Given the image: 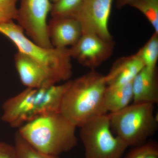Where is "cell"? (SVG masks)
Listing matches in <instances>:
<instances>
[{
	"mask_svg": "<svg viewBox=\"0 0 158 158\" xmlns=\"http://www.w3.org/2000/svg\"><path fill=\"white\" fill-rule=\"evenodd\" d=\"M107 87L105 75L96 69L70 80L62 98L60 113L77 127L107 114L104 106Z\"/></svg>",
	"mask_w": 158,
	"mask_h": 158,
	"instance_id": "cell-1",
	"label": "cell"
},
{
	"mask_svg": "<svg viewBox=\"0 0 158 158\" xmlns=\"http://www.w3.org/2000/svg\"><path fill=\"white\" fill-rule=\"evenodd\" d=\"M69 81L47 88H26L4 102L2 120L11 127L19 128L40 116L60 112Z\"/></svg>",
	"mask_w": 158,
	"mask_h": 158,
	"instance_id": "cell-2",
	"label": "cell"
},
{
	"mask_svg": "<svg viewBox=\"0 0 158 158\" xmlns=\"http://www.w3.org/2000/svg\"><path fill=\"white\" fill-rule=\"evenodd\" d=\"M75 126L60 112L38 117L19 128L17 132L32 147L53 156L69 151L77 143Z\"/></svg>",
	"mask_w": 158,
	"mask_h": 158,
	"instance_id": "cell-3",
	"label": "cell"
},
{
	"mask_svg": "<svg viewBox=\"0 0 158 158\" xmlns=\"http://www.w3.org/2000/svg\"><path fill=\"white\" fill-rule=\"evenodd\" d=\"M0 34L8 38L17 48L43 68L58 84L67 81L73 74L69 48H46L26 36L23 30L14 21L0 24Z\"/></svg>",
	"mask_w": 158,
	"mask_h": 158,
	"instance_id": "cell-4",
	"label": "cell"
},
{
	"mask_svg": "<svg viewBox=\"0 0 158 158\" xmlns=\"http://www.w3.org/2000/svg\"><path fill=\"white\" fill-rule=\"evenodd\" d=\"M108 115L112 131L128 147L145 143L158 130V119L152 104L133 103Z\"/></svg>",
	"mask_w": 158,
	"mask_h": 158,
	"instance_id": "cell-5",
	"label": "cell"
},
{
	"mask_svg": "<svg viewBox=\"0 0 158 158\" xmlns=\"http://www.w3.org/2000/svg\"><path fill=\"white\" fill-rule=\"evenodd\" d=\"M80 128L85 158H122L128 147L113 135L108 114L93 118Z\"/></svg>",
	"mask_w": 158,
	"mask_h": 158,
	"instance_id": "cell-6",
	"label": "cell"
},
{
	"mask_svg": "<svg viewBox=\"0 0 158 158\" xmlns=\"http://www.w3.org/2000/svg\"><path fill=\"white\" fill-rule=\"evenodd\" d=\"M15 21L32 41L52 48L48 32V15L52 3L50 0H19Z\"/></svg>",
	"mask_w": 158,
	"mask_h": 158,
	"instance_id": "cell-7",
	"label": "cell"
},
{
	"mask_svg": "<svg viewBox=\"0 0 158 158\" xmlns=\"http://www.w3.org/2000/svg\"><path fill=\"white\" fill-rule=\"evenodd\" d=\"M113 0H83L73 15L83 34L92 33L109 41L113 40L109 27Z\"/></svg>",
	"mask_w": 158,
	"mask_h": 158,
	"instance_id": "cell-8",
	"label": "cell"
},
{
	"mask_svg": "<svg viewBox=\"0 0 158 158\" xmlns=\"http://www.w3.org/2000/svg\"><path fill=\"white\" fill-rule=\"evenodd\" d=\"M114 45L113 40H106L92 33H84L69 50L72 59L84 67L93 69L111 56Z\"/></svg>",
	"mask_w": 158,
	"mask_h": 158,
	"instance_id": "cell-9",
	"label": "cell"
},
{
	"mask_svg": "<svg viewBox=\"0 0 158 158\" xmlns=\"http://www.w3.org/2000/svg\"><path fill=\"white\" fill-rule=\"evenodd\" d=\"M48 32L52 45L66 48L75 44L83 34L78 22L73 17H52L48 21Z\"/></svg>",
	"mask_w": 158,
	"mask_h": 158,
	"instance_id": "cell-10",
	"label": "cell"
},
{
	"mask_svg": "<svg viewBox=\"0 0 158 158\" xmlns=\"http://www.w3.org/2000/svg\"><path fill=\"white\" fill-rule=\"evenodd\" d=\"M14 63L21 82L26 88H47L57 84L43 68L19 52L15 55Z\"/></svg>",
	"mask_w": 158,
	"mask_h": 158,
	"instance_id": "cell-11",
	"label": "cell"
},
{
	"mask_svg": "<svg viewBox=\"0 0 158 158\" xmlns=\"http://www.w3.org/2000/svg\"><path fill=\"white\" fill-rule=\"evenodd\" d=\"M144 66L138 52L118 59L109 73L105 75L107 87H117L131 83Z\"/></svg>",
	"mask_w": 158,
	"mask_h": 158,
	"instance_id": "cell-12",
	"label": "cell"
},
{
	"mask_svg": "<svg viewBox=\"0 0 158 158\" xmlns=\"http://www.w3.org/2000/svg\"><path fill=\"white\" fill-rule=\"evenodd\" d=\"M133 103L155 105L158 102L157 69L144 66L132 83Z\"/></svg>",
	"mask_w": 158,
	"mask_h": 158,
	"instance_id": "cell-13",
	"label": "cell"
},
{
	"mask_svg": "<svg viewBox=\"0 0 158 158\" xmlns=\"http://www.w3.org/2000/svg\"><path fill=\"white\" fill-rule=\"evenodd\" d=\"M132 83L112 88L107 87L104 106L107 113L118 112L130 105L133 99Z\"/></svg>",
	"mask_w": 158,
	"mask_h": 158,
	"instance_id": "cell-14",
	"label": "cell"
},
{
	"mask_svg": "<svg viewBox=\"0 0 158 158\" xmlns=\"http://www.w3.org/2000/svg\"><path fill=\"white\" fill-rule=\"evenodd\" d=\"M129 6L141 11L158 34V0H135Z\"/></svg>",
	"mask_w": 158,
	"mask_h": 158,
	"instance_id": "cell-15",
	"label": "cell"
},
{
	"mask_svg": "<svg viewBox=\"0 0 158 158\" xmlns=\"http://www.w3.org/2000/svg\"><path fill=\"white\" fill-rule=\"evenodd\" d=\"M144 66L155 69L158 59V34L154 33L147 43L138 51Z\"/></svg>",
	"mask_w": 158,
	"mask_h": 158,
	"instance_id": "cell-16",
	"label": "cell"
},
{
	"mask_svg": "<svg viewBox=\"0 0 158 158\" xmlns=\"http://www.w3.org/2000/svg\"><path fill=\"white\" fill-rule=\"evenodd\" d=\"M122 158H158V143L148 140L145 143L132 146Z\"/></svg>",
	"mask_w": 158,
	"mask_h": 158,
	"instance_id": "cell-17",
	"label": "cell"
},
{
	"mask_svg": "<svg viewBox=\"0 0 158 158\" xmlns=\"http://www.w3.org/2000/svg\"><path fill=\"white\" fill-rule=\"evenodd\" d=\"M14 148L16 158H60L59 156L46 154L32 147L16 132L15 136Z\"/></svg>",
	"mask_w": 158,
	"mask_h": 158,
	"instance_id": "cell-18",
	"label": "cell"
},
{
	"mask_svg": "<svg viewBox=\"0 0 158 158\" xmlns=\"http://www.w3.org/2000/svg\"><path fill=\"white\" fill-rule=\"evenodd\" d=\"M83 0H59L53 3L50 14L52 17H72L81 5Z\"/></svg>",
	"mask_w": 158,
	"mask_h": 158,
	"instance_id": "cell-19",
	"label": "cell"
},
{
	"mask_svg": "<svg viewBox=\"0 0 158 158\" xmlns=\"http://www.w3.org/2000/svg\"><path fill=\"white\" fill-rule=\"evenodd\" d=\"M19 0H0V24L14 21L18 12Z\"/></svg>",
	"mask_w": 158,
	"mask_h": 158,
	"instance_id": "cell-20",
	"label": "cell"
},
{
	"mask_svg": "<svg viewBox=\"0 0 158 158\" xmlns=\"http://www.w3.org/2000/svg\"><path fill=\"white\" fill-rule=\"evenodd\" d=\"M0 158H16L14 146L0 141Z\"/></svg>",
	"mask_w": 158,
	"mask_h": 158,
	"instance_id": "cell-21",
	"label": "cell"
},
{
	"mask_svg": "<svg viewBox=\"0 0 158 158\" xmlns=\"http://www.w3.org/2000/svg\"><path fill=\"white\" fill-rule=\"evenodd\" d=\"M135 0H116V6L118 9H121L124 6L129 5Z\"/></svg>",
	"mask_w": 158,
	"mask_h": 158,
	"instance_id": "cell-22",
	"label": "cell"
},
{
	"mask_svg": "<svg viewBox=\"0 0 158 158\" xmlns=\"http://www.w3.org/2000/svg\"><path fill=\"white\" fill-rule=\"evenodd\" d=\"M50 1L51 2H52V3L53 4V3L56 2H57V1H59V0H50Z\"/></svg>",
	"mask_w": 158,
	"mask_h": 158,
	"instance_id": "cell-23",
	"label": "cell"
}]
</instances>
